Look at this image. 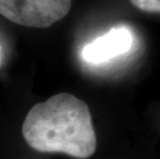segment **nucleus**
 Returning a JSON list of instances; mask_svg holds the SVG:
<instances>
[{
	"label": "nucleus",
	"mask_w": 160,
	"mask_h": 159,
	"mask_svg": "<svg viewBox=\"0 0 160 159\" xmlns=\"http://www.w3.org/2000/svg\"><path fill=\"white\" fill-rule=\"evenodd\" d=\"M71 0H0V15L15 24L48 28L67 16Z\"/></svg>",
	"instance_id": "nucleus-2"
},
{
	"label": "nucleus",
	"mask_w": 160,
	"mask_h": 159,
	"mask_svg": "<svg viewBox=\"0 0 160 159\" xmlns=\"http://www.w3.org/2000/svg\"><path fill=\"white\" fill-rule=\"evenodd\" d=\"M137 8L147 12H160V0H130Z\"/></svg>",
	"instance_id": "nucleus-4"
},
{
	"label": "nucleus",
	"mask_w": 160,
	"mask_h": 159,
	"mask_svg": "<svg viewBox=\"0 0 160 159\" xmlns=\"http://www.w3.org/2000/svg\"><path fill=\"white\" fill-rule=\"evenodd\" d=\"M22 135L30 148L42 153L88 159L97 149L89 107L66 92L34 104L23 122Z\"/></svg>",
	"instance_id": "nucleus-1"
},
{
	"label": "nucleus",
	"mask_w": 160,
	"mask_h": 159,
	"mask_svg": "<svg viewBox=\"0 0 160 159\" xmlns=\"http://www.w3.org/2000/svg\"><path fill=\"white\" fill-rule=\"evenodd\" d=\"M133 37L125 27H116L88 43L83 50V58L90 63H102L123 55L130 50Z\"/></svg>",
	"instance_id": "nucleus-3"
}]
</instances>
